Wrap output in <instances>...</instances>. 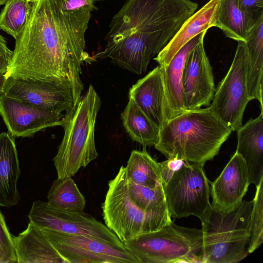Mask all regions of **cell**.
I'll return each mask as SVG.
<instances>
[{
	"instance_id": "6da1fadb",
	"label": "cell",
	"mask_w": 263,
	"mask_h": 263,
	"mask_svg": "<svg viewBox=\"0 0 263 263\" xmlns=\"http://www.w3.org/2000/svg\"><path fill=\"white\" fill-rule=\"evenodd\" d=\"M31 4L6 79L67 80L81 100V66L94 61L85 50L91 12H63L52 0H31Z\"/></svg>"
},
{
	"instance_id": "7a4b0ae2",
	"label": "cell",
	"mask_w": 263,
	"mask_h": 263,
	"mask_svg": "<svg viewBox=\"0 0 263 263\" xmlns=\"http://www.w3.org/2000/svg\"><path fill=\"white\" fill-rule=\"evenodd\" d=\"M198 7L191 0H127L111 21L104 49L93 58H108L140 74Z\"/></svg>"
},
{
	"instance_id": "3957f363",
	"label": "cell",
	"mask_w": 263,
	"mask_h": 263,
	"mask_svg": "<svg viewBox=\"0 0 263 263\" xmlns=\"http://www.w3.org/2000/svg\"><path fill=\"white\" fill-rule=\"evenodd\" d=\"M231 133L209 107L186 110L166 120L154 146L167 159L203 166L218 154Z\"/></svg>"
},
{
	"instance_id": "277c9868",
	"label": "cell",
	"mask_w": 263,
	"mask_h": 263,
	"mask_svg": "<svg viewBox=\"0 0 263 263\" xmlns=\"http://www.w3.org/2000/svg\"><path fill=\"white\" fill-rule=\"evenodd\" d=\"M101 104L100 97L90 84L74 108L62 118L64 135L53 159L58 179L73 177L98 157L95 128Z\"/></svg>"
},
{
	"instance_id": "5b68a950",
	"label": "cell",
	"mask_w": 263,
	"mask_h": 263,
	"mask_svg": "<svg viewBox=\"0 0 263 263\" xmlns=\"http://www.w3.org/2000/svg\"><path fill=\"white\" fill-rule=\"evenodd\" d=\"M203 242L202 229L179 226L172 221L123 244L139 263H203Z\"/></svg>"
},
{
	"instance_id": "8992f818",
	"label": "cell",
	"mask_w": 263,
	"mask_h": 263,
	"mask_svg": "<svg viewBox=\"0 0 263 263\" xmlns=\"http://www.w3.org/2000/svg\"><path fill=\"white\" fill-rule=\"evenodd\" d=\"M253 200L242 201L235 211L224 213L212 208L201 222L203 263H237L248 254L249 221Z\"/></svg>"
},
{
	"instance_id": "52a82bcc",
	"label": "cell",
	"mask_w": 263,
	"mask_h": 263,
	"mask_svg": "<svg viewBox=\"0 0 263 263\" xmlns=\"http://www.w3.org/2000/svg\"><path fill=\"white\" fill-rule=\"evenodd\" d=\"M102 204L105 224L123 243L145 233L156 231L172 221L168 210L146 212L132 200L127 186L125 168L121 166L109 180Z\"/></svg>"
},
{
	"instance_id": "ba28073f",
	"label": "cell",
	"mask_w": 263,
	"mask_h": 263,
	"mask_svg": "<svg viewBox=\"0 0 263 263\" xmlns=\"http://www.w3.org/2000/svg\"><path fill=\"white\" fill-rule=\"evenodd\" d=\"M203 166L183 161L163 184L167 210L174 219L194 215L203 222L210 213V186Z\"/></svg>"
},
{
	"instance_id": "9c48e42d",
	"label": "cell",
	"mask_w": 263,
	"mask_h": 263,
	"mask_svg": "<svg viewBox=\"0 0 263 263\" xmlns=\"http://www.w3.org/2000/svg\"><path fill=\"white\" fill-rule=\"evenodd\" d=\"M248 51L244 42H238L231 65L219 83L209 107L213 115L229 128L237 130L242 125L249 102L247 88Z\"/></svg>"
},
{
	"instance_id": "30bf717a",
	"label": "cell",
	"mask_w": 263,
	"mask_h": 263,
	"mask_svg": "<svg viewBox=\"0 0 263 263\" xmlns=\"http://www.w3.org/2000/svg\"><path fill=\"white\" fill-rule=\"evenodd\" d=\"M29 221L39 228L69 234L81 235L119 246L123 243L105 224L83 212L66 211L47 201L33 202Z\"/></svg>"
},
{
	"instance_id": "8fae6325",
	"label": "cell",
	"mask_w": 263,
	"mask_h": 263,
	"mask_svg": "<svg viewBox=\"0 0 263 263\" xmlns=\"http://www.w3.org/2000/svg\"><path fill=\"white\" fill-rule=\"evenodd\" d=\"M42 230L65 263H139L124 245L81 235Z\"/></svg>"
},
{
	"instance_id": "7c38bea8",
	"label": "cell",
	"mask_w": 263,
	"mask_h": 263,
	"mask_svg": "<svg viewBox=\"0 0 263 263\" xmlns=\"http://www.w3.org/2000/svg\"><path fill=\"white\" fill-rule=\"evenodd\" d=\"M2 93L58 113L69 112L80 100L67 80L9 78Z\"/></svg>"
},
{
	"instance_id": "4fadbf2b",
	"label": "cell",
	"mask_w": 263,
	"mask_h": 263,
	"mask_svg": "<svg viewBox=\"0 0 263 263\" xmlns=\"http://www.w3.org/2000/svg\"><path fill=\"white\" fill-rule=\"evenodd\" d=\"M0 115L8 132L15 137H31L48 127L60 125L64 115L0 94Z\"/></svg>"
},
{
	"instance_id": "5bb4252c",
	"label": "cell",
	"mask_w": 263,
	"mask_h": 263,
	"mask_svg": "<svg viewBox=\"0 0 263 263\" xmlns=\"http://www.w3.org/2000/svg\"><path fill=\"white\" fill-rule=\"evenodd\" d=\"M184 104L186 110L210 104L215 91L212 67L205 53L203 40L187 57L183 71Z\"/></svg>"
},
{
	"instance_id": "9a60e30c",
	"label": "cell",
	"mask_w": 263,
	"mask_h": 263,
	"mask_svg": "<svg viewBox=\"0 0 263 263\" xmlns=\"http://www.w3.org/2000/svg\"><path fill=\"white\" fill-rule=\"evenodd\" d=\"M250 184L246 162L236 151L212 183V208L224 213L235 211L241 205Z\"/></svg>"
},
{
	"instance_id": "2e32d148",
	"label": "cell",
	"mask_w": 263,
	"mask_h": 263,
	"mask_svg": "<svg viewBox=\"0 0 263 263\" xmlns=\"http://www.w3.org/2000/svg\"><path fill=\"white\" fill-rule=\"evenodd\" d=\"M204 31L185 44L174 55L166 67H161L164 87L165 110L166 120L173 119L185 112L183 75L187 57L196 46L203 40Z\"/></svg>"
},
{
	"instance_id": "e0dca14e",
	"label": "cell",
	"mask_w": 263,
	"mask_h": 263,
	"mask_svg": "<svg viewBox=\"0 0 263 263\" xmlns=\"http://www.w3.org/2000/svg\"><path fill=\"white\" fill-rule=\"evenodd\" d=\"M220 0H210L189 17L166 45L154 58L161 67H166L177 52L200 33L215 27Z\"/></svg>"
},
{
	"instance_id": "ac0fdd59",
	"label": "cell",
	"mask_w": 263,
	"mask_h": 263,
	"mask_svg": "<svg viewBox=\"0 0 263 263\" xmlns=\"http://www.w3.org/2000/svg\"><path fill=\"white\" fill-rule=\"evenodd\" d=\"M129 98L136 102L160 130L167 120L164 87L159 65L131 87L129 90Z\"/></svg>"
},
{
	"instance_id": "d6986e66",
	"label": "cell",
	"mask_w": 263,
	"mask_h": 263,
	"mask_svg": "<svg viewBox=\"0 0 263 263\" xmlns=\"http://www.w3.org/2000/svg\"><path fill=\"white\" fill-rule=\"evenodd\" d=\"M236 131V151L246 162L250 183L256 186L263 178V111Z\"/></svg>"
},
{
	"instance_id": "ffe728a7",
	"label": "cell",
	"mask_w": 263,
	"mask_h": 263,
	"mask_svg": "<svg viewBox=\"0 0 263 263\" xmlns=\"http://www.w3.org/2000/svg\"><path fill=\"white\" fill-rule=\"evenodd\" d=\"M13 239L16 262L65 263L42 229L31 221Z\"/></svg>"
},
{
	"instance_id": "44dd1931",
	"label": "cell",
	"mask_w": 263,
	"mask_h": 263,
	"mask_svg": "<svg viewBox=\"0 0 263 263\" xmlns=\"http://www.w3.org/2000/svg\"><path fill=\"white\" fill-rule=\"evenodd\" d=\"M21 169L14 137L0 134V206L10 208L21 200L17 180Z\"/></svg>"
},
{
	"instance_id": "7402d4cb",
	"label": "cell",
	"mask_w": 263,
	"mask_h": 263,
	"mask_svg": "<svg viewBox=\"0 0 263 263\" xmlns=\"http://www.w3.org/2000/svg\"><path fill=\"white\" fill-rule=\"evenodd\" d=\"M247 88L249 101H259L263 110V16L254 24L251 29L247 42Z\"/></svg>"
},
{
	"instance_id": "603a6c76",
	"label": "cell",
	"mask_w": 263,
	"mask_h": 263,
	"mask_svg": "<svg viewBox=\"0 0 263 263\" xmlns=\"http://www.w3.org/2000/svg\"><path fill=\"white\" fill-rule=\"evenodd\" d=\"M121 119L126 131L133 141L144 147L155 146L158 141L160 129L133 99L129 98L121 114Z\"/></svg>"
},
{
	"instance_id": "cb8c5ba5",
	"label": "cell",
	"mask_w": 263,
	"mask_h": 263,
	"mask_svg": "<svg viewBox=\"0 0 263 263\" xmlns=\"http://www.w3.org/2000/svg\"><path fill=\"white\" fill-rule=\"evenodd\" d=\"M254 25L237 0H220L215 27L220 28L227 37L246 43Z\"/></svg>"
},
{
	"instance_id": "d4e9b609",
	"label": "cell",
	"mask_w": 263,
	"mask_h": 263,
	"mask_svg": "<svg viewBox=\"0 0 263 263\" xmlns=\"http://www.w3.org/2000/svg\"><path fill=\"white\" fill-rule=\"evenodd\" d=\"M125 168L128 179L137 184L155 189L163 184L159 162L145 148L132 151Z\"/></svg>"
},
{
	"instance_id": "484cf974",
	"label": "cell",
	"mask_w": 263,
	"mask_h": 263,
	"mask_svg": "<svg viewBox=\"0 0 263 263\" xmlns=\"http://www.w3.org/2000/svg\"><path fill=\"white\" fill-rule=\"evenodd\" d=\"M47 202L72 212H83L86 205L85 198L72 177L54 180L48 192Z\"/></svg>"
},
{
	"instance_id": "4316f807",
	"label": "cell",
	"mask_w": 263,
	"mask_h": 263,
	"mask_svg": "<svg viewBox=\"0 0 263 263\" xmlns=\"http://www.w3.org/2000/svg\"><path fill=\"white\" fill-rule=\"evenodd\" d=\"M31 4V0H8L0 12V30L15 40L26 24Z\"/></svg>"
},
{
	"instance_id": "83f0119b",
	"label": "cell",
	"mask_w": 263,
	"mask_h": 263,
	"mask_svg": "<svg viewBox=\"0 0 263 263\" xmlns=\"http://www.w3.org/2000/svg\"><path fill=\"white\" fill-rule=\"evenodd\" d=\"M127 186L132 200L144 211L154 213L168 210L163 185L152 189L137 184L127 178Z\"/></svg>"
},
{
	"instance_id": "f1b7e54d",
	"label": "cell",
	"mask_w": 263,
	"mask_h": 263,
	"mask_svg": "<svg viewBox=\"0 0 263 263\" xmlns=\"http://www.w3.org/2000/svg\"><path fill=\"white\" fill-rule=\"evenodd\" d=\"M256 188L249 221L250 238L247 248L249 253L258 249L263 240V178Z\"/></svg>"
},
{
	"instance_id": "f546056e",
	"label": "cell",
	"mask_w": 263,
	"mask_h": 263,
	"mask_svg": "<svg viewBox=\"0 0 263 263\" xmlns=\"http://www.w3.org/2000/svg\"><path fill=\"white\" fill-rule=\"evenodd\" d=\"M0 252L2 256V263L16 262L13 236L7 228L4 217L1 211Z\"/></svg>"
},
{
	"instance_id": "4dcf8cb0",
	"label": "cell",
	"mask_w": 263,
	"mask_h": 263,
	"mask_svg": "<svg viewBox=\"0 0 263 263\" xmlns=\"http://www.w3.org/2000/svg\"><path fill=\"white\" fill-rule=\"evenodd\" d=\"M58 8L63 12H74L80 10L90 12L98 10L95 5L98 0H52Z\"/></svg>"
},
{
	"instance_id": "1f68e13d",
	"label": "cell",
	"mask_w": 263,
	"mask_h": 263,
	"mask_svg": "<svg viewBox=\"0 0 263 263\" xmlns=\"http://www.w3.org/2000/svg\"><path fill=\"white\" fill-rule=\"evenodd\" d=\"M249 19L255 24L263 16V0H237Z\"/></svg>"
},
{
	"instance_id": "d6a6232c",
	"label": "cell",
	"mask_w": 263,
	"mask_h": 263,
	"mask_svg": "<svg viewBox=\"0 0 263 263\" xmlns=\"http://www.w3.org/2000/svg\"><path fill=\"white\" fill-rule=\"evenodd\" d=\"M183 160L177 158H169L166 160L159 162L162 184L166 183L173 174L182 165Z\"/></svg>"
},
{
	"instance_id": "836d02e7",
	"label": "cell",
	"mask_w": 263,
	"mask_h": 263,
	"mask_svg": "<svg viewBox=\"0 0 263 263\" xmlns=\"http://www.w3.org/2000/svg\"><path fill=\"white\" fill-rule=\"evenodd\" d=\"M13 55V51L7 46L6 39L0 34V75L7 71Z\"/></svg>"
},
{
	"instance_id": "e575fe53",
	"label": "cell",
	"mask_w": 263,
	"mask_h": 263,
	"mask_svg": "<svg viewBox=\"0 0 263 263\" xmlns=\"http://www.w3.org/2000/svg\"><path fill=\"white\" fill-rule=\"evenodd\" d=\"M7 79L5 75H0V94H1L4 89Z\"/></svg>"
},
{
	"instance_id": "d590c367",
	"label": "cell",
	"mask_w": 263,
	"mask_h": 263,
	"mask_svg": "<svg viewBox=\"0 0 263 263\" xmlns=\"http://www.w3.org/2000/svg\"><path fill=\"white\" fill-rule=\"evenodd\" d=\"M8 0H0V6L4 5Z\"/></svg>"
},
{
	"instance_id": "8d00e7d4",
	"label": "cell",
	"mask_w": 263,
	"mask_h": 263,
	"mask_svg": "<svg viewBox=\"0 0 263 263\" xmlns=\"http://www.w3.org/2000/svg\"><path fill=\"white\" fill-rule=\"evenodd\" d=\"M0 263H2V256H1V252H0Z\"/></svg>"
}]
</instances>
